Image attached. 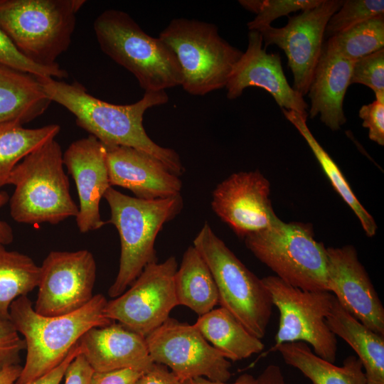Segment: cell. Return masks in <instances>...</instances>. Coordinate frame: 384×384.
<instances>
[{
  "instance_id": "cell-1",
  "label": "cell",
  "mask_w": 384,
  "mask_h": 384,
  "mask_svg": "<svg viewBox=\"0 0 384 384\" xmlns=\"http://www.w3.org/2000/svg\"><path fill=\"white\" fill-rule=\"evenodd\" d=\"M46 94L75 117L76 124L105 146L134 148L159 160L169 171L179 176L185 171L179 155L171 149L156 144L146 134L143 116L152 107L166 104L165 90L145 92L130 105H114L91 95L78 82L68 83L51 77H38Z\"/></svg>"
},
{
  "instance_id": "cell-2",
  "label": "cell",
  "mask_w": 384,
  "mask_h": 384,
  "mask_svg": "<svg viewBox=\"0 0 384 384\" xmlns=\"http://www.w3.org/2000/svg\"><path fill=\"white\" fill-rule=\"evenodd\" d=\"M107 299L94 295L82 308L55 316L37 313L27 296H21L10 306V321L23 337L26 363L15 384H26L58 366L72 348L90 329L110 324L104 310Z\"/></svg>"
},
{
  "instance_id": "cell-3",
  "label": "cell",
  "mask_w": 384,
  "mask_h": 384,
  "mask_svg": "<svg viewBox=\"0 0 384 384\" xmlns=\"http://www.w3.org/2000/svg\"><path fill=\"white\" fill-rule=\"evenodd\" d=\"M60 145L53 139L21 161L12 171L9 185L10 215L17 223L56 225L75 217L78 207L70 193Z\"/></svg>"
},
{
  "instance_id": "cell-4",
  "label": "cell",
  "mask_w": 384,
  "mask_h": 384,
  "mask_svg": "<svg viewBox=\"0 0 384 384\" xmlns=\"http://www.w3.org/2000/svg\"><path fill=\"white\" fill-rule=\"evenodd\" d=\"M93 28L102 52L132 73L145 92L181 85L182 72L172 49L146 33L127 13L107 9Z\"/></svg>"
},
{
  "instance_id": "cell-5",
  "label": "cell",
  "mask_w": 384,
  "mask_h": 384,
  "mask_svg": "<svg viewBox=\"0 0 384 384\" xmlns=\"http://www.w3.org/2000/svg\"><path fill=\"white\" fill-rule=\"evenodd\" d=\"M103 198L110 209L107 223L114 225L120 238L119 270L108 290L109 296L116 298L134 282L146 265L156 262V236L164 225L181 212L183 198L178 194L144 200L125 195L112 186Z\"/></svg>"
},
{
  "instance_id": "cell-6",
  "label": "cell",
  "mask_w": 384,
  "mask_h": 384,
  "mask_svg": "<svg viewBox=\"0 0 384 384\" xmlns=\"http://www.w3.org/2000/svg\"><path fill=\"white\" fill-rule=\"evenodd\" d=\"M85 0H0V28L36 64L60 66Z\"/></svg>"
},
{
  "instance_id": "cell-7",
  "label": "cell",
  "mask_w": 384,
  "mask_h": 384,
  "mask_svg": "<svg viewBox=\"0 0 384 384\" xmlns=\"http://www.w3.org/2000/svg\"><path fill=\"white\" fill-rule=\"evenodd\" d=\"M208 265L218 292L219 304L253 336L262 339L272 310L262 283L205 223L193 242Z\"/></svg>"
},
{
  "instance_id": "cell-8",
  "label": "cell",
  "mask_w": 384,
  "mask_h": 384,
  "mask_svg": "<svg viewBox=\"0 0 384 384\" xmlns=\"http://www.w3.org/2000/svg\"><path fill=\"white\" fill-rule=\"evenodd\" d=\"M244 239L247 249L283 282L305 291L329 292L326 248L310 227L278 218Z\"/></svg>"
},
{
  "instance_id": "cell-9",
  "label": "cell",
  "mask_w": 384,
  "mask_h": 384,
  "mask_svg": "<svg viewBox=\"0 0 384 384\" xmlns=\"http://www.w3.org/2000/svg\"><path fill=\"white\" fill-rule=\"evenodd\" d=\"M175 53L182 72L181 86L192 95L225 87L242 52L220 37L215 25L174 18L159 36Z\"/></svg>"
},
{
  "instance_id": "cell-10",
  "label": "cell",
  "mask_w": 384,
  "mask_h": 384,
  "mask_svg": "<svg viewBox=\"0 0 384 384\" xmlns=\"http://www.w3.org/2000/svg\"><path fill=\"white\" fill-rule=\"evenodd\" d=\"M261 279L279 312L275 344L270 351L284 343L302 341L310 345L316 355L334 363L337 339L326 323L336 299L334 294L302 290L276 276Z\"/></svg>"
},
{
  "instance_id": "cell-11",
  "label": "cell",
  "mask_w": 384,
  "mask_h": 384,
  "mask_svg": "<svg viewBox=\"0 0 384 384\" xmlns=\"http://www.w3.org/2000/svg\"><path fill=\"white\" fill-rule=\"evenodd\" d=\"M177 269L174 256L146 265L128 289L107 302L105 316L145 338L178 306L174 284Z\"/></svg>"
},
{
  "instance_id": "cell-12",
  "label": "cell",
  "mask_w": 384,
  "mask_h": 384,
  "mask_svg": "<svg viewBox=\"0 0 384 384\" xmlns=\"http://www.w3.org/2000/svg\"><path fill=\"white\" fill-rule=\"evenodd\" d=\"M145 339L154 363L169 368L181 382L196 377L227 382L231 377L230 362L194 324L169 318Z\"/></svg>"
},
{
  "instance_id": "cell-13",
  "label": "cell",
  "mask_w": 384,
  "mask_h": 384,
  "mask_svg": "<svg viewBox=\"0 0 384 384\" xmlns=\"http://www.w3.org/2000/svg\"><path fill=\"white\" fill-rule=\"evenodd\" d=\"M96 262L87 250L51 251L40 266L34 310L55 316L73 312L93 297Z\"/></svg>"
},
{
  "instance_id": "cell-14",
  "label": "cell",
  "mask_w": 384,
  "mask_h": 384,
  "mask_svg": "<svg viewBox=\"0 0 384 384\" xmlns=\"http://www.w3.org/2000/svg\"><path fill=\"white\" fill-rule=\"evenodd\" d=\"M342 0H322L316 7L289 17L286 26H271L258 32L267 46L276 45L287 57L294 76V89L302 96L309 87L324 44L326 24L341 6Z\"/></svg>"
},
{
  "instance_id": "cell-15",
  "label": "cell",
  "mask_w": 384,
  "mask_h": 384,
  "mask_svg": "<svg viewBox=\"0 0 384 384\" xmlns=\"http://www.w3.org/2000/svg\"><path fill=\"white\" fill-rule=\"evenodd\" d=\"M270 193V182L259 171L235 173L216 186L211 207L238 237L245 238L278 218Z\"/></svg>"
},
{
  "instance_id": "cell-16",
  "label": "cell",
  "mask_w": 384,
  "mask_h": 384,
  "mask_svg": "<svg viewBox=\"0 0 384 384\" xmlns=\"http://www.w3.org/2000/svg\"><path fill=\"white\" fill-rule=\"evenodd\" d=\"M328 289L351 315L384 336V308L352 245L327 247Z\"/></svg>"
},
{
  "instance_id": "cell-17",
  "label": "cell",
  "mask_w": 384,
  "mask_h": 384,
  "mask_svg": "<svg viewBox=\"0 0 384 384\" xmlns=\"http://www.w3.org/2000/svg\"><path fill=\"white\" fill-rule=\"evenodd\" d=\"M262 44L260 32L250 31L247 50L234 65L225 85L227 97L234 100L245 89L257 87L267 91L281 109L295 111L307 117L309 107L303 96L289 85L280 55L267 53Z\"/></svg>"
},
{
  "instance_id": "cell-18",
  "label": "cell",
  "mask_w": 384,
  "mask_h": 384,
  "mask_svg": "<svg viewBox=\"0 0 384 384\" xmlns=\"http://www.w3.org/2000/svg\"><path fill=\"white\" fill-rule=\"evenodd\" d=\"M63 160L78 191L75 220L79 231L86 233L101 228L107 223L101 218L100 203L111 187L105 146L90 134L73 142L63 154Z\"/></svg>"
},
{
  "instance_id": "cell-19",
  "label": "cell",
  "mask_w": 384,
  "mask_h": 384,
  "mask_svg": "<svg viewBox=\"0 0 384 384\" xmlns=\"http://www.w3.org/2000/svg\"><path fill=\"white\" fill-rule=\"evenodd\" d=\"M110 186L131 191L144 200L181 194L182 181L158 159L124 146H105Z\"/></svg>"
},
{
  "instance_id": "cell-20",
  "label": "cell",
  "mask_w": 384,
  "mask_h": 384,
  "mask_svg": "<svg viewBox=\"0 0 384 384\" xmlns=\"http://www.w3.org/2000/svg\"><path fill=\"white\" fill-rule=\"evenodd\" d=\"M80 353L95 372L148 370L154 363L144 336L118 323L90 329L79 340Z\"/></svg>"
},
{
  "instance_id": "cell-21",
  "label": "cell",
  "mask_w": 384,
  "mask_h": 384,
  "mask_svg": "<svg viewBox=\"0 0 384 384\" xmlns=\"http://www.w3.org/2000/svg\"><path fill=\"white\" fill-rule=\"evenodd\" d=\"M353 64L326 41L309 87L310 117L319 114L321 121L333 131L346 122L343 105L351 85Z\"/></svg>"
},
{
  "instance_id": "cell-22",
  "label": "cell",
  "mask_w": 384,
  "mask_h": 384,
  "mask_svg": "<svg viewBox=\"0 0 384 384\" xmlns=\"http://www.w3.org/2000/svg\"><path fill=\"white\" fill-rule=\"evenodd\" d=\"M330 331L343 339L361 361L368 384H384V336L368 329L335 299L326 318Z\"/></svg>"
},
{
  "instance_id": "cell-23",
  "label": "cell",
  "mask_w": 384,
  "mask_h": 384,
  "mask_svg": "<svg viewBox=\"0 0 384 384\" xmlns=\"http://www.w3.org/2000/svg\"><path fill=\"white\" fill-rule=\"evenodd\" d=\"M52 102L36 76L0 65V123H28Z\"/></svg>"
},
{
  "instance_id": "cell-24",
  "label": "cell",
  "mask_w": 384,
  "mask_h": 384,
  "mask_svg": "<svg viewBox=\"0 0 384 384\" xmlns=\"http://www.w3.org/2000/svg\"><path fill=\"white\" fill-rule=\"evenodd\" d=\"M275 351L313 384H368L361 361L355 356H348L342 366H337L316 355L302 341L282 343Z\"/></svg>"
},
{
  "instance_id": "cell-25",
  "label": "cell",
  "mask_w": 384,
  "mask_h": 384,
  "mask_svg": "<svg viewBox=\"0 0 384 384\" xmlns=\"http://www.w3.org/2000/svg\"><path fill=\"white\" fill-rule=\"evenodd\" d=\"M194 326L225 358L233 361L249 358L265 348L261 339L251 334L223 307L199 316Z\"/></svg>"
},
{
  "instance_id": "cell-26",
  "label": "cell",
  "mask_w": 384,
  "mask_h": 384,
  "mask_svg": "<svg viewBox=\"0 0 384 384\" xmlns=\"http://www.w3.org/2000/svg\"><path fill=\"white\" fill-rule=\"evenodd\" d=\"M174 284L178 305L188 307L199 316L212 310L219 302L213 275L193 245L183 254L175 274Z\"/></svg>"
},
{
  "instance_id": "cell-27",
  "label": "cell",
  "mask_w": 384,
  "mask_h": 384,
  "mask_svg": "<svg viewBox=\"0 0 384 384\" xmlns=\"http://www.w3.org/2000/svg\"><path fill=\"white\" fill-rule=\"evenodd\" d=\"M60 131L57 124L30 129L17 122L0 123V191L9 185L15 166L33 151L55 139Z\"/></svg>"
},
{
  "instance_id": "cell-28",
  "label": "cell",
  "mask_w": 384,
  "mask_h": 384,
  "mask_svg": "<svg viewBox=\"0 0 384 384\" xmlns=\"http://www.w3.org/2000/svg\"><path fill=\"white\" fill-rule=\"evenodd\" d=\"M40 266L27 255L0 245V319L10 320V306L38 287Z\"/></svg>"
},
{
  "instance_id": "cell-29",
  "label": "cell",
  "mask_w": 384,
  "mask_h": 384,
  "mask_svg": "<svg viewBox=\"0 0 384 384\" xmlns=\"http://www.w3.org/2000/svg\"><path fill=\"white\" fill-rule=\"evenodd\" d=\"M282 111L285 118L304 138L333 187L355 213L366 235L369 237L373 236L377 230L374 218L361 204L336 164L309 130L306 124L307 117L295 111L284 109H282Z\"/></svg>"
},
{
  "instance_id": "cell-30",
  "label": "cell",
  "mask_w": 384,
  "mask_h": 384,
  "mask_svg": "<svg viewBox=\"0 0 384 384\" xmlns=\"http://www.w3.org/2000/svg\"><path fill=\"white\" fill-rule=\"evenodd\" d=\"M342 56L355 61L384 47V15L373 17L327 41Z\"/></svg>"
},
{
  "instance_id": "cell-31",
  "label": "cell",
  "mask_w": 384,
  "mask_h": 384,
  "mask_svg": "<svg viewBox=\"0 0 384 384\" xmlns=\"http://www.w3.org/2000/svg\"><path fill=\"white\" fill-rule=\"evenodd\" d=\"M384 15L383 0H346L329 20L324 37L331 38L373 17Z\"/></svg>"
},
{
  "instance_id": "cell-32",
  "label": "cell",
  "mask_w": 384,
  "mask_h": 384,
  "mask_svg": "<svg viewBox=\"0 0 384 384\" xmlns=\"http://www.w3.org/2000/svg\"><path fill=\"white\" fill-rule=\"evenodd\" d=\"M322 0H240L239 4L245 9L256 14L247 23L250 31H259L271 26V23L292 12L311 9Z\"/></svg>"
},
{
  "instance_id": "cell-33",
  "label": "cell",
  "mask_w": 384,
  "mask_h": 384,
  "mask_svg": "<svg viewBox=\"0 0 384 384\" xmlns=\"http://www.w3.org/2000/svg\"><path fill=\"white\" fill-rule=\"evenodd\" d=\"M0 65L38 77L68 78L67 71L60 66L44 67L23 55L9 36L0 28Z\"/></svg>"
},
{
  "instance_id": "cell-34",
  "label": "cell",
  "mask_w": 384,
  "mask_h": 384,
  "mask_svg": "<svg viewBox=\"0 0 384 384\" xmlns=\"http://www.w3.org/2000/svg\"><path fill=\"white\" fill-rule=\"evenodd\" d=\"M370 87L375 99L384 100V48L353 61L350 84Z\"/></svg>"
},
{
  "instance_id": "cell-35",
  "label": "cell",
  "mask_w": 384,
  "mask_h": 384,
  "mask_svg": "<svg viewBox=\"0 0 384 384\" xmlns=\"http://www.w3.org/2000/svg\"><path fill=\"white\" fill-rule=\"evenodd\" d=\"M25 349L24 340L11 321L0 319V370L19 364L20 354Z\"/></svg>"
},
{
  "instance_id": "cell-36",
  "label": "cell",
  "mask_w": 384,
  "mask_h": 384,
  "mask_svg": "<svg viewBox=\"0 0 384 384\" xmlns=\"http://www.w3.org/2000/svg\"><path fill=\"white\" fill-rule=\"evenodd\" d=\"M362 125L368 129V137L380 146L384 145V100H375L363 105L358 112Z\"/></svg>"
},
{
  "instance_id": "cell-37",
  "label": "cell",
  "mask_w": 384,
  "mask_h": 384,
  "mask_svg": "<svg viewBox=\"0 0 384 384\" xmlns=\"http://www.w3.org/2000/svg\"><path fill=\"white\" fill-rule=\"evenodd\" d=\"M144 372L133 368H121L93 372L91 384H137Z\"/></svg>"
},
{
  "instance_id": "cell-38",
  "label": "cell",
  "mask_w": 384,
  "mask_h": 384,
  "mask_svg": "<svg viewBox=\"0 0 384 384\" xmlns=\"http://www.w3.org/2000/svg\"><path fill=\"white\" fill-rule=\"evenodd\" d=\"M93 370L80 353L69 364L64 384H91Z\"/></svg>"
},
{
  "instance_id": "cell-39",
  "label": "cell",
  "mask_w": 384,
  "mask_h": 384,
  "mask_svg": "<svg viewBox=\"0 0 384 384\" xmlns=\"http://www.w3.org/2000/svg\"><path fill=\"white\" fill-rule=\"evenodd\" d=\"M137 384H182V382L166 366L154 363Z\"/></svg>"
},
{
  "instance_id": "cell-40",
  "label": "cell",
  "mask_w": 384,
  "mask_h": 384,
  "mask_svg": "<svg viewBox=\"0 0 384 384\" xmlns=\"http://www.w3.org/2000/svg\"><path fill=\"white\" fill-rule=\"evenodd\" d=\"M80 353V348L78 342L58 366L45 375L26 384H60L69 364Z\"/></svg>"
},
{
  "instance_id": "cell-41",
  "label": "cell",
  "mask_w": 384,
  "mask_h": 384,
  "mask_svg": "<svg viewBox=\"0 0 384 384\" xmlns=\"http://www.w3.org/2000/svg\"><path fill=\"white\" fill-rule=\"evenodd\" d=\"M255 384H290L287 383L279 366L270 364L255 378Z\"/></svg>"
},
{
  "instance_id": "cell-42",
  "label": "cell",
  "mask_w": 384,
  "mask_h": 384,
  "mask_svg": "<svg viewBox=\"0 0 384 384\" xmlns=\"http://www.w3.org/2000/svg\"><path fill=\"white\" fill-rule=\"evenodd\" d=\"M9 201L8 193L4 191H0V208L6 205ZM14 238V232L9 224L0 220V245L5 246L11 243Z\"/></svg>"
},
{
  "instance_id": "cell-43",
  "label": "cell",
  "mask_w": 384,
  "mask_h": 384,
  "mask_svg": "<svg viewBox=\"0 0 384 384\" xmlns=\"http://www.w3.org/2000/svg\"><path fill=\"white\" fill-rule=\"evenodd\" d=\"M255 378L249 373L240 375L233 383L214 381L204 377H196L182 381V384H255Z\"/></svg>"
},
{
  "instance_id": "cell-44",
  "label": "cell",
  "mask_w": 384,
  "mask_h": 384,
  "mask_svg": "<svg viewBox=\"0 0 384 384\" xmlns=\"http://www.w3.org/2000/svg\"><path fill=\"white\" fill-rule=\"evenodd\" d=\"M23 366L13 365L0 370V384H14L18 378Z\"/></svg>"
}]
</instances>
